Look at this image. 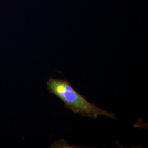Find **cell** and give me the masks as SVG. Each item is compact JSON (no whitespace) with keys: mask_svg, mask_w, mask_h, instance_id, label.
I'll list each match as a JSON object with an SVG mask.
<instances>
[{"mask_svg":"<svg viewBox=\"0 0 148 148\" xmlns=\"http://www.w3.org/2000/svg\"><path fill=\"white\" fill-rule=\"evenodd\" d=\"M49 92L56 95L65 104V106L76 114L97 119L99 116L116 119L115 115L90 103L78 93L67 80L50 78L47 82Z\"/></svg>","mask_w":148,"mask_h":148,"instance_id":"cell-1","label":"cell"}]
</instances>
